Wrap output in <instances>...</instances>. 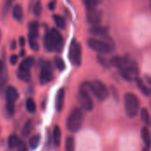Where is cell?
Instances as JSON below:
<instances>
[{
	"label": "cell",
	"instance_id": "obj_1",
	"mask_svg": "<svg viewBox=\"0 0 151 151\" xmlns=\"http://www.w3.org/2000/svg\"><path fill=\"white\" fill-rule=\"evenodd\" d=\"M110 63L117 66L119 69V72L123 78H125L127 81H133L137 77L139 73L137 63L128 58L116 56L113 58H111Z\"/></svg>",
	"mask_w": 151,
	"mask_h": 151
},
{
	"label": "cell",
	"instance_id": "obj_2",
	"mask_svg": "<svg viewBox=\"0 0 151 151\" xmlns=\"http://www.w3.org/2000/svg\"><path fill=\"white\" fill-rule=\"evenodd\" d=\"M64 46V39L62 35L57 29L53 28L47 32L44 36V47L49 51H62Z\"/></svg>",
	"mask_w": 151,
	"mask_h": 151
},
{
	"label": "cell",
	"instance_id": "obj_3",
	"mask_svg": "<svg viewBox=\"0 0 151 151\" xmlns=\"http://www.w3.org/2000/svg\"><path fill=\"white\" fill-rule=\"evenodd\" d=\"M83 122H84V114L81 111V110L78 108L73 109L69 114V117L66 121L67 129L71 133H76L81 128Z\"/></svg>",
	"mask_w": 151,
	"mask_h": 151
},
{
	"label": "cell",
	"instance_id": "obj_4",
	"mask_svg": "<svg viewBox=\"0 0 151 151\" xmlns=\"http://www.w3.org/2000/svg\"><path fill=\"white\" fill-rule=\"evenodd\" d=\"M79 103L86 111H92L94 108V103L91 97V92L89 89V83L83 82L80 86L79 90V96H78Z\"/></svg>",
	"mask_w": 151,
	"mask_h": 151
},
{
	"label": "cell",
	"instance_id": "obj_5",
	"mask_svg": "<svg viewBox=\"0 0 151 151\" xmlns=\"http://www.w3.org/2000/svg\"><path fill=\"white\" fill-rule=\"evenodd\" d=\"M125 108L129 118L136 117L140 109V100L136 95L133 93H127L125 96Z\"/></svg>",
	"mask_w": 151,
	"mask_h": 151
},
{
	"label": "cell",
	"instance_id": "obj_6",
	"mask_svg": "<svg viewBox=\"0 0 151 151\" xmlns=\"http://www.w3.org/2000/svg\"><path fill=\"white\" fill-rule=\"evenodd\" d=\"M89 83V89L97 100L105 101L109 96V90L107 87L100 81H93Z\"/></svg>",
	"mask_w": 151,
	"mask_h": 151
},
{
	"label": "cell",
	"instance_id": "obj_7",
	"mask_svg": "<svg viewBox=\"0 0 151 151\" xmlns=\"http://www.w3.org/2000/svg\"><path fill=\"white\" fill-rule=\"evenodd\" d=\"M81 55H82L81 46L76 41V39H73L69 48V58L73 63V65H75L77 66L81 65Z\"/></svg>",
	"mask_w": 151,
	"mask_h": 151
},
{
	"label": "cell",
	"instance_id": "obj_8",
	"mask_svg": "<svg viewBox=\"0 0 151 151\" xmlns=\"http://www.w3.org/2000/svg\"><path fill=\"white\" fill-rule=\"evenodd\" d=\"M88 45L94 50L98 51L101 54H107L111 51V47L109 43L96 38H88Z\"/></svg>",
	"mask_w": 151,
	"mask_h": 151
},
{
	"label": "cell",
	"instance_id": "obj_9",
	"mask_svg": "<svg viewBox=\"0 0 151 151\" xmlns=\"http://www.w3.org/2000/svg\"><path fill=\"white\" fill-rule=\"evenodd\" d=\"M38 23L34 21L30 23L29 25V32H28V40H29V45L32 50H38L39 45L37 42V37H38Z\"/></svg>",
	"mask_w": 151,
	"mask_h": 151
},
{
	"label": "cell",
	"instance_id": "obj_10",
	"mask_svg": "<svg viewBox=\"0 0 151 151\" xmlns=\"http://www.w3.org/2000/svg\"><path fill=\"white\" fill-rule=\"evenodd\" d=\"M53 77V68L50 62H44L42 64L41 73H40V82L41 84L49 83Z\"/></svg>",
	"mask_w": 151,
	"mask_h": 151
},
{
	"label": "cell",
	"instance_id": "obj_11",
	"mask_svg": "<svg viewBox=\"0 0 151 151\" xmlns=\"http://www.w3.org/2000/svg\"><path fill=\"white\" fill-rule=\"evenodd\" d=\"M102 19V13L96 8L88 9L87 10V20L90 24L97 25L101 22Z\"/></svg>",
	"mask_w": 151,
	"mask_h": 151
},
{
	"label": "cell",
	"instance_id": "obj_12",
	"mask_svg": "<svg viewBox=\"0 0 151 151\" xmlns=\"http://www.w3.org/2000/svg\"><path fill=\"white\" fill-rule=\"evenodd\" d=\"M5 97H6V102H7L6 104H14L15 102L19 98V92L16 89V88H14L13 86H9L5 92Z\"/></svg>",
	"mask_w": 151,
	"mask_h": 151
},
{
	"label": "cell",
	"instance_id": "obj_13",
	"mask_svg": "<svg viewBox=\"0 0 151 151\" xmlns=\"http://www.w3.org/2000/svg\"><path fill=\"white\" fill-rule=\"evenodd\" d=\"M65 92L64 88H60L58 91L57 96H56V109L58 111H61L64 107V103H65Z\"/></svg>",
	"mask_w": 151,
	"mask_h": 151
},
{
	"label": "cell",
	"instance_id": "obj_14",
	"mask_svg": "<svg viewBox=\"0 0 151 151\" xmlns=\"http://www.w3.org/2000/svg\"><path fill=\"white\" fill-rule=\"evenodd\" d=\"M89 32L94 35H102V36H105L108 32L109 29L107 27H102V26H94L89 29Z\"/></svg>",
	"mask_w": 151,
	"mask_h": 151
},
{
	"label": "cell",
	"instance_id": "obj_15",
	"mask_svg": "<svg viewBox=\"0 0 151 151\" xmlns=\"http://www.w3.org/2000/svg\"><path fill=\"white\" fill-rule=\"evenodd\" d=\"M34 63H35L34 58L33 57H27L20 63L19 70V71H29V69L34 65Z\"/></svg>",
	"mask_w": 151,
	"mask_h": 151
},
{
	"label": "cell",
	"instance_id": "obj_16",
	"mask_svg": "<svg viewBox=\"0 0 151 151\" xmlns=\"http://www.w3.org/2000/svg\"><path fill=\"white\" fill-rule=\"evenodd\" d=\"M134 80H135L136 84H137V87L139 88V89L141 90V92H142L143 95H145L146 96H150V88L145 85V83L143 82V81H142L141 78H139V77H136Z\"/></svg>",
	"mask_w": 151,
	"mask_h": 151
},
{
	"label": "cell",
	"instance_id": "obj_17",
	"mask_svg": "<svg viewBox=\"0 0 151 151\" xmlns=\"http://www.w3.org/2000/svg\"><path fill=\"white\" fill-rule=\"evenodd\" d=\"M53 143L56 147H58L61 143V129L58 126H55L54 129H53Z\"/></svg>",
	"mask_w": 151,
	"mask_h": 151
},
{
	"label": "cell",
	"instance_id": "obj_18",
	"mask_svg": "<svg viewBox=\"0 0 151 151\" xmlns=\"http://www.w3.org/2000/svg\"><path fill=\"white\" fill-rule=\"evenodd\" d=\"M142 138L146 144V148H150V130L148 127H143L142 129Z\"/></svg>",
	"mask_w": 151,
	"mask_h": 151
},
{
	"label": "cell",
	"instance_id": "obj_19",
	"mask_svg": "<svg viewBox=\"0 0 151 151\" xmlns=\"http://www.w3.org/2000/svg\"><path fill=\"white\" fill-rule=\"evenodd\" d=\"M12 15H13L14 19H17L18 21H21L22 20V19H23V9H22L20 4H16L13 7Z\"/></svg>",
	"mask_w": 151,
	"mask_h": 151
},
{
	"label": "cell",
	"instance_id": "obj_20",
	"mask_svg": "<svg viewBox=\"0 0 151 151\" xmlns=\"http://www.w3.org/2000/svg\"><path fill=\"white\" fill-rule=\"evenodd\" d=\"M20 140L18 136L16 135H12L8 138V146L10 149H15L19 146V144L20 143Z\"/></svg>",
	"mask_w": 151,
	"mask_h": 151
},
{
	"label": "cell",
	"instance_id": "obj_21",
	"mask_svg": "<svg viewBox=\"0 0 151 151\" xmlns=\"http://www.w3.org/2000/svg\"><path fill=\"white\" fill-rule=\"evenodd\" d=\"M53 19H54V21H55V23H56V25L58 26V28L65 29V20L62 16L55 14V15H53Z\"/></svg>",
	"mask_w": 151,
	"mask_h": 151
},
{
	"label": "cell",
	"instance_id": "obj_22",
	"mask_svg": "<svg viewBox=\"0 0 151 151\" xmlns=\"http://www.w3.org/2000/svg\"><path fill=\"white\" fill-rule=\"evenodd\" d=\"M31 130H32V121L29 119L25 123V125H24V127H23V128L21 130V134L24 137H27L30 134Z\"/></svg>",
	"mask_w": 151,
	"mask_h": 151
},
{
	"label": "cell",
	"instance_id": "obj_23",
	"mask_svg": "<svg viewBox=\"0 0 151 151\" xmlns=\"http://www.w3.org/2000/svg\"><path fill=\"white\" fill-rule=\"evenodd\" d=\"M40 140H41V137L39 134H35V135H33L30 139H29V146L32 150H35L39 143H40Z\"/></svg>",
	"mask_w": 151,
	"mask_h": 151
},
{
	"label": "cell",
	"instance_id": "obj_24",
	"mask_svg": "<svg viewBox=\"0 0 151 151\" xmlns=\"http://www.w3.org/2000/svg\"><path fill=\"white\" fill-rule=\"evenodd\" d=\"M26 107H27V110L30 113H35V112L36 104H35V102L34 101L33 98H27V100L26 102Z\"/></svg>",
	"mask_w": 151,
	"mask_h": 151
},
{
	"label": "cell",
	"instance_id": "obj_25",
	"mask_svg": "<svg viewBox=\"0 0 151 151\" xmlns=\"http://www.w3.org/2000/svg\"><path fill=\"white\" fill-rule=\"evenodd\" d=\"M65 151H75L74 139L71 136L66 138L65 141Z\"/></svg>",
	"mask_w": 151,
	"mask_h": 151
},
{
	"label": "cell",
	"instance_id": "obj_26",
	"mask_svg": "<svg viewBox=\"0 0 151 151\" xmlns=\"http://www.w3.org/2000/svg\"><path fill=\"white\" fill-rule=\"evenodd\" d=\"M18 77L24 81H29L31 79V74L29 71H18Z\"/></svg>",
	"mask_w": 151,
	"mask_h": 151
},
{
	"label": "cell",
	"instance_id": "obj_27",
	"mask_svg": "<svg viewBox=\"0 0 151 151\" xmlns=\"http://www.w3.org/2000/svg\"><path fill=\"white\" fill-rule=\"evenodd\" d=\"M141 118H142V120L144 123H146L147 125H150V112L146 108L142 109V111H141Z\"/></svg>",
	"mask_w": 151,
	"mask_h": 151
},
{
	"label": "cell",
	"instance_id": "obj_28",
	"mask_svg": "<svg viewBox=\"0 0 151 151\" xmlns=\"http://www.w3.org/2000/svg\"><path fill=\"white\" fill-rule=\"evenodd\" d=\"M55 65H56L57 68H58L59 71H61V72L64 71L65 68V61H64L61 58H59V57H57V58H55Z\"/></svg>",
	"mask_w": 151,
	"mask_h": 151
},
{
	"label": "cell",
	"instance_id": "obj_29",
	"mask_svg": "<svg viewBox=\"0 0 151 151\" xmlns=\"http://www.w3.org/2000/svg\"><path fill=\"white\" fill-rule=\"evenodd\" d=\"M99 3H100V1H97V0H88V1H84V4L86 5L87 10L93 9V8H96V5Z\"/></svg>",
	"mask_w": 151,
	"mask_h": 151
},
{
	"label": "cell",
	"instance_id": "obj_30",
	"mask_svg": "<svg viewBox=\"0 0 151 151\" xmlns=\"http://www.w3.org/2000/svg\"><path fill=\"white\" fill-rule=\"evenodd\" d=\"M42 12V3L40 1L36 2L35 6H34V13L36 16H39Z\"/></svg>",
	"mask_w": 151,
	"mask_h": 151
},
{
	"label": "cell",
	"instance_id": "obj_31",
	"mask_svg": "<svg viewBox=\"0 0 151 151\" xmlns=\"http://www.w3.org/2000/svg\"><path fill=\"white\" fill-rule=\"evenodd\" d=\"M6 111L10 116H13L15 112V106L12 104H6Z\"/></svg>",
	"mask_w": 151,
	"mask_h": 151
},
{
	"label": "cell",
	"instance_id": "obj_32",
	"mask_svg": "<svg viewBox=\"0 0 151 151\" xmlns=\"http://www.w3.org/2000/svg\"><path fill=\"white\" fill-rule=\"evenodd\" d=\"M98 61L100 62V64L102 65H104V66H105V67H109L110 65H111V64H110V62H109V60H107V59H105L104 57H102L101 55H98Z\"/></svg>",
	"mask_w": 151,
	"mask_h": 151
},
{
	"label": "cell",
	"instance_id": "obj_33",
	"mask_svg": "<svg viewBox=\"0 0 151 151\" xmlns=\"http://www.w3.org/2000/svg\"><path fill=\"white\" fill-rule=\"evenodd\" d=\"M17 151H27V148L26 144L23 143L22 142H20V143L17 147Z\"/></svg>",
	"mask_w": 151,
	"mask_h": 151
},
{
	"label": "cell",
	"instance_id": "obj_34",
	"mask_svg": "<svg viewBox=\"0 0 151 151\" xmlns=\"http://www.w3.org/2000/svg\"><path fill=\"white\" fill-rule=\"evenodd\" d=\"M17 61H18V56L16 54H12L10 57V62L12 63V65H16Z\"/></svg>",
	"mask_w": 151,
	"mask_h": 151
},
{
	"label": "cell",
	"instance_id": "obj_35",
	"mask_svg": "<svg viewBox=\"0 0 151 151\" xmlns=\"http://www.w3.org/2000/svg\"><path fill=\"white\" fill-rule=\"evenodd\" d=\"M11 4H12V1H7V2H5V4H4V7H3V10H4V14L7 13V12H8L9 7H10Z\"/></svg>",
	"mask_w": 151,
	"mask_h": 151
},
{
	"label": "cell",
	"instance_id": "obj_36",
	"mask_svg": "<svg viewBox=\"0 0 151 151\" xmlns=\"http://www.w3.org/2000/svg\"><path fill=\"white\" fill-rule=\"evenodd\" d=\"M56 4H57V2H56V1L50 2V3L49 4V9H50V10H54L55 7H56Z\"/></svg>",
	"mask_w": 151,
	"mask_h": 151
},
{
	"label": "cell",
	"instance_id": "obj_37",
	"mask_svg": "<svg viewBox=\"0 0 151 151\" xmlns=\"http://www.w3.org/2000/svg\"><path fill=\"white\" fill-rule=\"evenodd\" d=\"M19 45L21 47H23L25 45V38L24 37H20L19 38Z\"/></svg>",
	"mask_w": 151,
	"mask_h": 151
},
{
	"label": "cell",
	"instance_id": "obj_38",
	"mask_svg": "<svg viewBox=\"0 0 151 151\" xmlns=\"http://www.w3.org/2000/svg\"><path fill=\"white\" fill-rule=\"evenodd\" d=\"M3 68H4V64H3L2 60H0V74H1L2 72H3Z\"/></svg>",
	"mask_w": 151,
	"mask_h": 151
},
{
	"label": "cell",
	"instance_id": "obj_39",
	"mask_svg": "<svg viewBox=\"0 0 151 151\" xmlns=\"http://www.w3.org/2000/svg\"><path fill=\"white\" fill-rule=\"evenodd\" d=\"M16 43H17V42H16L15 41H12V50H14V49H15V47H16Z\"/></svg>",
	"mask_w": 151,
	"mask_h": 151
},
{
	"label": "cell",
	"instance_id": "obj_40",
	"mask_svg": "<svg viewBox=\"0 0 151 151\" xmlns=\"http://www.w3.org/2000/svg\"><path fill=\"white\" fill-rule=\"evenodd\" d=\"M20 55H21V56H24V55H25V50H21V51H20Z\"/></svg>",
	"mask_w": 151,
	"mask_h": 151
},
{
	"label": "cell",
	"instance_id": "obj_41",
	"mask_svg": "<svg viewBox=\"0 0 151 151\" xmlns=\"http://www.w3.org/2000/svg\"><path fill=\"white\" fill-rule=\"evenodd\" d=\"M142 151H149V149H148V148H144V149L142 150Z\"/></svg>",
	"mask_w": 151,
	"mask_h": 151
},
{
	"label": "cell",
	"instance_id": "obj_42",
	"mask_svg": "<svg viewBox=\"0 0 151 151\" xmlns=\"http://www.w3.org/2000/svg\"><path fill=\"white\" fill-rule=\"evenodd\" d=\"M0 41H1V30H0Z\"/></svg>",
	"mask_w": 151,
	"mask_h": 151
}]
</instances>
